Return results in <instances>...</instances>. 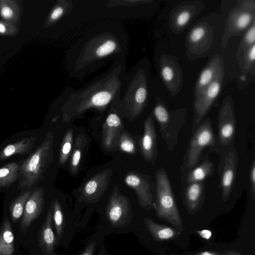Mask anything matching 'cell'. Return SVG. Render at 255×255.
<instances>
[{
	"label": "cell",
	"mask_w": 255,
	"mask_h": 255,
	"mask_svg": "<svg viewBox=\"0 0 255 255\" xmlns=\"http://www.w3.org/2000/svg\"><path fill=\"white\" fill-rule=\"evenodd\" d=\"M19 27L0 20V34L7 37H15L19 32Z\"/></svg>",
	"instance_id": "obj_40"
},
{
	"label": "cell",
	"mask_w": 255,
	"mask_h": 255,
	"mask_svg": "<svg viewBox=\"0 0 255 255\" xmlns=\"http://www.w3.org/2000/svg\"><path fill=\"white\" fill-rule=\"evenodd\" d=\"M20 164L10 162L0 168V189L10 186L19 179Z\"/></svg>",
	"instance_id": "obj_31"
},
{
	"label": "cell",
	"mask_w": 255,
	"mask_h": 255,
	"mask_svg": "<svg viewBox=\"0 0 255 255\" xmlns=\"http://www.w3.org/2000/svg\"><path fill=\"white\" fill-rule=\"evenodd\" d=\"M255 21V1L240 0L231 9L226 19L222 37V45L225 48L229 39L238 36L245 32Z\"/></svg>",
	"instance_id": "obj_6"
},
{
	"label": "cell",
	"mask_w": 255,
	"mask_h": 255,
	"mask_svg": "<svg viewBox=\"0 0 255 255\" xmlns=\"http://www.w3.org/2000/svg\"><path fill=\"white\" fill-rule=\"evenodd\" d=\"M98 255H104V252L102 249H100Z\"/></svg>",
	"instance_id": "obj_46"
},
{
	"label": "cell",
	"mask_w": 255,
	"mask_h": 255,
	"mask_svg": "<svg viewBox=\"0 0 255 255\" xmlns=\"http://www.w3.org/2000/svg\"><path fill=\"white\" fill-rule=\"evenodd\" d=\"M214 30L205 21L197 22L189 29L185 37V48L188 59L194 61L205 56L211 48Z\"/></svg>",
	"instance_id": "obj_7"
},
{
	"label": "cell",
	"mask_w": 255,
	"mask_h": 255,
	"mask_svg": "<svg viewBox=\"0 0 255 255\" xmlns=\"http://www.w3.org/2000/svg\"><path fill=\"white\" fill-rule=\"evenodd\" d=\"M143 224L152 238L157 241L172 240L179 235L174 228L157 224L149 218H144Z\"/></svg>",
	"instance_id": "obj_27"
},
{
	"label": "cell",
	"mask_w": 255,
	"mask_h": 255,
	"mask_svg": "<svg viewBox=\"0 0 255 255\" xmlns=\"http://www.w3.org/2000/svg\"><path fill=\"white\" fill-rule=\"evenodd\" d=\"M156 200L153 203L156 216L172 225L177 229H182L181 216L178 210L168 176L161 167L155 173Z\"/></svg>",
	"instance_id": "obj_5"
},
{
	"label": "cell",
	"mask_w": 255,
	"mask_h": 255,
	"mask_svg": "<svg viewBox=\"0 0 255 255\" xmlns=\"http://www.w3.org/2000/svg\"><path fill=\"white\" fill-rule=\"evenodd\" d=\"M187 109L182 108L170 113V118L164 127L160 130L162 137L170 150L173 149L177 142V135L186 119Z\"/></svg>",
	"instance_id": "obj_21"
},
{
	"label": "cell",
	"mask_w": 255,
	"mask_h": 255,
	"mask_svg": "<svg viewBox=\"0 0 255 255\" xmlns=\"http://www.w3.org/2000/svg\"><path fill=\"white\" fill-rule=\"evenodd\" d=\"M73 144V130L69 129L65 133L62 140L59 156V162L60 165H64L70 156Z\"/></svg>",
	"instance_id": "obj_37"
},
{
	"label": "cell",
	"mask_w": 255,
	"mask_h": 255,
	"mask_svg": "<svg viewBox=\"0 0 255 255\" xmlns=\"http://www.w3.org/2000/svg\"><path fill=\"white\" fill-rule=\"evenodd\" d=\"M86 143V136L83 133L79 134L75 139L69 161L70 171L73 175L78 172L83 152Z\"/></svg>",
	"instance_id": "obj_30"
},
{
	"label": "cell",
	"mask_w": 255,
	"mask_h": 255,
	"mask_svg": "<svg viewBox=\"0 0 255 255\" xmlns=\"http://www.w3.org/2000/svg\"><path fill=\"white\" fill-rule=\"evenodd\" d=\"M14 238L11 223L5 217L0 228V255H13Z\"/></svg>",
	"instance_id": "obj_29"
},
{
	"label": "cell",
	"mask_w": 255,
	"mask_h": 255,
	"mask_svg": "<svg viewBox=\"0 0 255 255\" xmlns=\"http://www.w3.org/2000/svg\"><path fill=\"white\" fill-rule=\"evenodd\" d=\"M225 68L224 59L219 54L213 56L201 72L194 87V99L198 97Z\"/></svg>",
	"instance_id": "obj_20"
},
{
	"label": "cell",
	"mask_w": 255,
	"mask_h": 255,
	"mask_svg": "<svg viewBox=\"0 0 255 255\" xmlns=\"http://www.w3.org/2000/svg\"><path fill=\"white\" fill-rule=\"evenodd\" d=\"M74 7V0H56L46 16L43 27L48 29L60 24Z\"/></svg>",
	"instance_id": "obj_23"
},
{
	"label": "cell",
	"mask_w": 255,
	"mask_h": 255,
	"mask_svg": "<svg viewBox=\"0 0 255 255\" xmlns=\"http://www.w3.org/2000/svg\"><path fill=\"white\" fill-rule=\"evenodd\" d=\"M44 191L42 187L32 191L24 207L20 224V231L25 234L32 222L36 219L42 212L44 206Z\"/></svg>",
	"instance_id": "obj_19"
},
{
	"label": "cell",
	"mask_w": 255,
	"mask_h": 255,
	"mask_svg": "<svg viewBox=\"0 0 255 255\" xmlns=\"http://www.w3.org/2000/svg\"><path fill=\"white\" fill-rule=\"evenodd\" d=\"M126 72V58L114 60L110 68L79 89L66 87L57 104L63 123L81 118L90 111L106 112L118 102L122 80Z\"/></svg>",
	"instance_id": "obj_2"
},
{
	"label": "cell",
	"mask_w": 255,
	"mask_h": 255,
	"mask_svg": "<svg viewBox=\"0 0 255 255\" xmlns=\"http://www.w3.org/2000/svg\"><path fill=\"white\" fill-rule=\"evenodd\" d=\"M153 2V0H101L103 17L131 20L144 14L146 5Z\"/></svg>",
	"instance_id": "obj_8"
},
{
	"label": "cell",
	"mask_w": 255,
	"mask_h": 255,
	"mask_svg": "<svg viewBox=\"0 0 255 255\" xmlns=\"http://www.w3.org/2000/svg\"><path fill=\"white\" fill-rule=\"evenodd\" d=\"M35 141L34 137H26L7 145L0 151V161L15 155L30 153L34 146Z\"/></svg>",
	"instance_id": "obj_26"
},
{
	"label": "cell",
	"mask_w": 255,
	"mask_h": 255,
	"mask_svg": "<svg viewBox=\"0 0 255 255\" xmlns=\"http://www.w3.org/2000/svg\"><path fill=\"white\" fill-rule=\"evenodd\" d=\"M54 136L48 131L40 145L23 162L19 171V188L30 189L36 184L52 161Z\"/></svg>",
	"instance_id": "obj_4"
},
{
	"label": "cell",
	"mask_w": 255,
	"mask_h": 255,
	"mask_svg": "<svg viewBox=\"0 0 255 255\" xmlns=\"http://www.w3.org/2000/svg\"><path fill=\"white\" fill-rule=\"evenodd\" d=\"M250 181L251 183V193L254 201L255 199V162L254 159L250 170Z\"/></svg>",
	"instance_id": "obj_41"
},
{
	"label": "cell",
	"mask_w": 255,
	"mask_h": 255,
	"mask_svg": "<svg viewBox=\"0 0 255 255\" xmlns=\"http://www.w3.org/2000/svg\"><path fill=\"white\" fill-rule=\"evenodd\" d=\"M202 182L189 183L185 194V202L187 211L190 214L196 212L199 209L203 197Z\"/></svg>",
	"instance_id": "obj_28"
},
{
	"label": "cell",
	"mask_w": 255,
	"mask_h": 255,
	"mask_svg": "<svg viewBox=\"0 0 255 255\" xmlns=\"http://www.w3.org/2000/svg\"><path fill=\"white\" fill-rule=\"evenodd\" d=\"M194 255H220L219 253L213 251H203L197 253Z\"/></svg>",
	"instance_id": "obj_44"
},
{
	"label": "cell",
	"mask_w": 255,
	"mask_h": 255,
	"mask_svg": "<svg viewBox=\"0 0 255 255\" xmlns=\"http://www.w3.org/2000/svg\"><path fill=\"white\" fill-rule=\"evenodd\" d=\"M106 215L110 223L116 228H123L131 221L133 214L129 201L120 192L117 186L115 187L109 196Z\"/></svg>",
	"instance_id": "obj_10"
},
{
	"label": "cell",
	"mask_w": 255,
	"mask_h": 255,
	"mask_svg": "<svg viewBox=\"0 0 255 255\" xmlns=\"http://www.w3.org/2000/svg\"><path fill=\"white\" fill-rule=\"evenodd\" d=\"M124 181L135 191L141 207L147 210L152 208L153 199L150 186L143 175L135 172H129L125 176Z\"/></svg>",
	"instance_id": "obj_17"
},
{
	"label": "cell",
	"mask_w": 255,
	"mask_h": 255,
	"mask_svg": "<svg viewBox=\"0 0 255 255\" xmlns=\"http://www.w3.org/2000/svg\"><path fill=\"white\" fill-rule=\"evenodd\" d=\"M152 113L159 125L160 130L162 129L170 118V113L163 101L158 96L156 97Z\"/></svg>",
	"instance_id": "obj_36"
},
{
	"label": "cell",
	"mask_w": 255,
	"mask_h": 255,
	"mask_svg": "<svg viewBox=\"0 0 255 255\" xmlns=\"http://www.w3.org/2000/svg\"><path fill=\"white\" fill-rule=\"evenodd\" d=\"M255 44V21L245 32L239 44L236 56L239 61L245 53Z\"/></svg>",
	"instance_id": "obj_35"
},
{
	"label": "cell",
	"mask_w": 255,
	"mask_h": 255,
	"mask_svg": "<svg viewBox=\"0 0 255 255\" xmlns=\"http://www.w3.org/2000/svg\"><path fill=\"white\" fill-rule=\"evenodd\" d=\"M96 248V243L93 242L88 245L80 255H93Z\"/></svg>",
	"instance_id": "obj_42"
},
{
	"label": "cell",
	"mask_w": 255,
	"mask_h": 255,
	"mask_svg": "<svg viewBox=\"0 0 255 255\" xmlns=\"http://www.w3.org/2000/svg\"><path fill=\"white\" fill-rule=\"evenodd\" d=\"M52 201L39 232V243L45 255H56L54 252L56 238L52 228Z\"/></svg>",
	"instance_id": "obj_22"
},
{
	"label": "cell",
	"mask_w": 255,
	"mask_h": 255,
	"mask_svg": "<svg viewBox=\"0 0 255 255\" xmlns=\"http://www.w3.org/2000/svg\"><path fill=\"white\" fill-rule=\"evenodd\" d=\"M149 84L147 63L144 60L124 74L117 107L120 116L132 121L143 113L149 102Z\"/></svg>",
	"instance_id": "obj_3"
},
{
	"label": "cell",
	"mask_w": 255,
	"mask_h": 255,
	"mask_svg": "<svg viewBox=\"0 0 255 255\" xmlns=\"http://www.w3.org/2000/svg\"><path fill=\"white\" fill-rule=\"evenodd\" d=\"M196 232L201 238L205 240H209L212 235V232L206 229L197 231Z\"/></svg>",
	"instance_id": "obj_43"
},
{
	"label": "cell",
	"mask_w": 255,
	"mask_h": 255,
	"mask_svg": "<svg viewBox=\"0 0 255 255\" xmlns=\"http://www.w3.org/2000/svg\"><path fill=\"white\" fill-rule=\"evenodd\" d=\"M214 143L212 125L209 118H207L197 129L190 141L187 156L188 168L191 169L196 165L203 149Z\"/></svg>",
	"instance_id": "obj_13"
},
{
	"label": "cell",
	"mask_w": 255,
	"mask_h": 255,
	"mask_svg": "<svg viewBox=\"0 0 255 255\" xmlns=\"http://www.w3.org/2000/svg\"><path fill=\"white\" fill-rule=\"evenodd\" d=\"M234 101L230 95L222 100L218 118L219 140L222 145H228L236 131V121Z\"/></svg>",
	"instance_id": "obj_14"
},
{
	"label": "cell",
	"mask_w": 255,
	"mask_h": 255,
	"mask_svg": "<svg viewBox=\"0 0 255 255\" xmlns=\"http://www.w3.org/2000/svg\"><path fill=\"white\" fill-rule=\"evenodd\" d=\"M32 191L27 190L15 198L9 206V211L11 220L13 223L17 222L22 218L25 204L29 198Z\"/></svg>",
	"instance_id": "obj_34"
},
{
	"label": "cell",
	"mask_w": 255,
	"mask_h": 255,
	"mask_svg": "<svg viewBox=\"0 0 255 255\" xmlns=\"http://www.w3.org/2000/svg\"><path fill=\"white\" fill-rule=\"evenodd\" d=\"M152 112L144 123L143 134L139 141L141 153L145 160L154 164L157 155V135Z\"/></svg>",
	"instance_id": "obj_18"
},
{
	"label": "cell",
	"mask_w": 255,
	"mask_h": 255,
	"mask_svg": "<svg viewBox=\"0 0 255 255\" xmlns=\"http://www.w3.org/2000/svg\"><path fill=\"white\" fill-rule=\"evenodd\" d=\"M112 175V170L107 169L91 178L81 189V200L89 203L100 200L108 189Z\"/></svg>",
	"instance_id": "obj_16"
},
{
	"label": "cell",
	"mask_w": 255,
	"mask_h": 255,
	"mask_svg": "<svg viewBox=\"0 0 255 255\" xmlns=\"http://www.w3.org/2000/svg\"><path fill=\"white\" fill-rule=\"evenodd\" d=\"M213 171V163L207 160L189 172L187 178L188 182L189 184L202 182L205 178L210 176Z\"/></svg>",
	"instance_id": "obj_33"
},
{
	"label": "cell",
	"mask_w": 255,
	"mask_h": 255,
	"mask_svg": "<svg viewBox=\"0 0 255 255\" xmlns=\"http://www.w3.org/2000/svg\"><path fill=\"white\" fill-rule=\"evenodd\" d=\"M159 66L162 81L170 94L176 96L183 85V74L176 56L162 54L159 59Z\"/></svg>",
	"instance_id": "obj_11"
},
{
	"label": "cell",
	"mask_w": 255,
	"mask_h": 255,
	"mask_svg": "<svg viewBox=\"0 0 255 255\" xmlns=\"http://www.w3.org/2000/svg\"><path fill=\"white\" fill-rule=\"evenodd\" d=\"M237 169V161L234 152L230 151L225 160L221 179L222 198L227 201L231 195Z\"/></svg>",
	"instance_id": "obj_24"
},
{
	"label": "cell",
	"mask_w": 255,
	"mask_h": 255,
	"mask_svg": "<svg viewBox=\"0 0 255 255\" xmlns=\"http://www.w3.org/2000/svg\"><path fill=\"white\" fill-rule=\"evenodd\" d=\"M255 44L251 46L239 60V67L241 70L240 79L245 81L248 75L254 78L255 75Z\"/></svg>",
	"instance_id": "obj_32"
},
{
	"label": "cell",
	"mask_w": 255,
	"mask_h": 255,
	"mask_svg": "<svg viewBox=\"0 0 255 255\" xmlns=\"http://www.w3.org/2000/svg\"><path fill=\"white\" fill-rule=\"evenodd\" d=\"M22 13L21 1L0 0V16L2 20L19 27Z\"/></svg>",
	"instance_id": "obj_25"
},
{
	"label": "cell",
	"mask_w": 255,
	"mask_h": 255,
	"mask_svg": "<svg viewBox=\"0 0 255 255\" xmlns=\"http://www.w3.org/2000/svg\"><path fill=\"white\" fill-rule=\"evenodd\" d=\"M118 146L123 151L129 153L135 154L136 153V146L135 141L130 135L127 132L121 133Z\"/></svg>",
	"instance_id": "obj_39"
},
{
	"label": "cell",
	"mask_w": 255,
	"mask_h": 255,
	"mask_svg": "<svg viewBox=\"0 0 255 255\" xmlns=\"http://www.w3.org/2000/svg\"><path fill=\"white\" fill-rule=\"evenodd\" d=\"M224 255H242V254L237 251L230 250L225 252Z\"/></svg>",
	"instance_id": "obj_45"
},
{
	"label": "cell",
	"mask_w": 255,
	"mask_h": 255,
	"mask_svg": "<svg viewBox=\"0 0 255 255\" xmlns=\"http://www.w3.org/2000/svg\"><path fill=\"white\" fill-rule=\"evenodd\" d=\"M118 102L113 103L107 110V115L102 127V144L107 151L116 149L123 127L117 110Z\"/></svg>",
	"instance_id": "obj_15"
},
{
	"label": "cell",
	"mask_w": 255,
	"mask_h": 255,
	"mask_svg": "<svg viewBox=\"0 0 255 255\" xmlns=\"http://www.w3.org/2000/svg\"><path fill=\"white\" fill-rule=\"evenodd\" d=\"M224 76L225 68L220 71L202 93L194 99L193 123L195 125L203 120L220 94Z\"/></svg>",
	"instance_id": "obj_12"
},
{
	"label": "cell",
	"mask_w": 255,
	"mask_h": 255,
	"mask_svg": "<svg viewBox=\"0 0 255 255\" xmlns=\"http://www.w3.org/2000/svg\"><path fill=\"white\" fill-rule=\"evenodd\" d=\"M205 7V3L200 0L182 1L170 11L168 25L175 34L181 33L200 14Z\"/></svg>",
	"instance_id": "obj_9"
},
{
	"label": "cell",
	"mask_w": 255,
	"mask_h": 255,
	"mask_svg": "<svg viewBox=\"0 0 255 255\" xmlns=\"http://www.w3.org/2000/svg\"><path fill=\"white\" fill-rule=\"evenodd\" d=\"M52 220L57 236L60 240L63 234V215L61 204L57 199L52 201Z\"/></svg>",
	"instance_id": "obj_38"
},
{
	"label": "cell",
	"mask_w": 255,
	"mask_h": 255,
	"mask_svg": "<svg viewBox=\"0 0 255 255\" xmlns=\"http://www.w3.org/2000/svg\"><path fill=\"white\" fill-rule=\"evenodd\" d=\"M129 39L122 24L107 20L91 25L67 50L64 64L69 77L81 79L111 60L126 58Z\"/></svg>",
	"instance_id": "obj_1"
}]
</instances>
